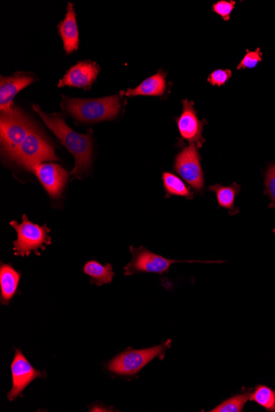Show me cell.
Returning a JSON list of instances; mask_svg holds the SVG:
<instances>
[{
	"label": "cell",
	"mask_w": 275,
	"mask_h": 412,
	"mask_svg": "<svg viewBox=\"0 0 275 412\" xmlns=\"http://www.w3.org/2000/svg\"><path fill=\"white\" fill-rule=\"evenodd\" d=\"M33 110L41 116L47 127L60 140L75 158V167L71 172L72 176L80 178L89 171L93 156V132L87 134L75 132L69 127L59 114L48 115L43 112L39 106L33 105Z\"/></svg>",
	"instance_id": "6da1fadb"
},
{
	"label": "cell",
	"mask_w": 275,
	"mask_h": 412,
	"mask_svg": "<svg viewBox=\"0 0 275 412\" xmlns=\"http://www.w3.org/2000/svg\"><path fill=\"white\" fill-rule=\"evenodd\" d=\"M65 108L74 118L83 123H98L117 117L120 110V96L98 99L65 98Z\"/></svg>",
	"instance_id": "7a4b0ae2"
},
{
	"label": "cell",
	"mask_w": 275,
	"mask_h": 412,
	"mask_svg": "<svg viewBox=\"0 0 275 412\" xmlns=\"http://www.w3.org/2000/svg\"><path fill=\"white\" fill-rule=\"evenodd\" d=\"M33 127L32 121L20 109L13 108L6 112H1L0 141H1L3 154L12 160Z\"/></svg>",
	"instance_id": "3957f363"
},
{
	"label": "cell",
	"mask_w": 275,
	"mask_h": 412,
	"mask_svg": "<svg viewBox=\"0 0 275 412\" xmlns=\"http://www.w3.org/2000/svg\"><path fill=\"white\" fill-rule=\"evenodd\" d=\"M29 171L46 161L59 162L60 158L55 153L54 148L45 136L34 126L12 158Z\"/></svg>",
	"instance_id": "277c9868"
},
{
	"label": "cell",
	"mask_w": 275,
	"mask_h": 412,
	"mask_svg": "<svg viewBox=\"0 0 275 412\" xmlns=\"http://www.w3.org/2000/svg\"><path fill=\"white\" fill-rule=\"evenodd\" d=\"M171 340L160 345L142 350H129L120 353L108 363V370L114 374L122 376H132L138 374L143 367L155 359L162 357L167 349L171 347Z\"/></svg>",
	"instance_id": "5b68a950"
},
{
	"label": "cell",
	"mask_w": 275,
	"mask_h": 412,
	"mask_svg": "<svg viewBox=\"0 0 275 412\" xmlns=\"http://www.w3.org/2000/svg\"><path fill=\"white\" fill-rule=\"evenodd\" d=\"M11 226L17 232V240L13 241L14 255L17 256L27 257L32 252L40 255L39 250H45L46 245L51 244V237L48 236L51 229L46 225L34 224L25 214L23 216L21 224L12 221Z\"/></svg>",
	"instance_id": "8992f818"
},
{
	"label": "cell",
	"mask_w": 275,
	"mask_h": 412,
	"mask_svg": "<svg viewBox=\"0 0 275 412\" xmlns=\"http://www.w3.org/2000/svg\"><path fill=\"white\" fill-rule=\"evenodd\" d=\"M130 252L132 254V260L124 266V275L132 276L139 273H149L162 274L167 273L172 264L178 262L152 253L143 246L141 248H134L130 246Z\"/></svg>",
	"instance_id": "52a82bcc"
},
{
	"label": "cell",
	"mask_w": 275,
	"mask_h": 412,
	"mask_svg": "<svg viewBox=\"0 0 275 412\" xmlns=\"http://www.w3.org/2000/svg\"><path fill=\"white\" fill-rule=\"evenodd\" d=\"M174 169L195 190L200 191L204 188V174L196 144L191 143L177 155Z\"/></svg>",
	"instance_id": "ba28073f"
},
{
	"label": "cell",
	"mask_w": 275,
	"mask_h": 412,
	"mask_svg": "<svg viewBox=\"0 0 275 412\" xmlns=\"http://www.w3.org/2000/svg\"><path fill=\"white\" fill-rule=\"evenodd\" d=\"M12 389L7 394L9 401H13L20 396L29 385L40 378L46 377L45 372L37 371L27 361L20 349H18L11 363Z\"/></svg>",
	"instance_id": "9c48e42d"
},
{
	"label": "cell",
	"mask_w": 275,
	"mask_h": 412,
	"mask_svg": "<svg viewBox=\"0 0 275 412\" xmlns=\"http://www.w3.org/2000/svg\"><path fill=\"white\" fill-rule=\"evenodd\" d=\"M38 181L44 187L48 195L53 200H58L65 190L69 174L60 165L41 163L32 169Z\"/></svg>",
	"instance_id": "30bf717a"
},
{
	"label": "cell",
	"mask_w": 275,
	"mask_h": 412,
	"mask_svg": "<svg viewBox=\"0 0 275 412\" xmlns=\"http://www.w3.org/2000/svg\"><path fill=\"white\" fill-rule=\"evenodd\" d=\"M182 104V114L176 119L180 134L183 139L196 144L197 148H201L205 141L202 135L205 123L198 119L192 101L185 100Z\"/></svg>",
	"instance_id": "8fae6325"
},
{
	"label": "cell",
	"mask_w": 275,
	"mask_h": 412,
	"mask_svg": "<svg viewBox=\"0 0 275 412\" xmlns=\"http://www.w3.org/2000/svg\"><path fill=\"white\" fill-rule=\"evenodd\" d=\"M100 67L95 62H79L66 72L58 84V87L68 86L89 89L98 77Z\"/></svg>",
	"instance_id": "7c38bea8"
},
{
	"label": "cell",
	"mask_w": 275,
	"mask_h": 412,
	"mask_svg": "<svg viewBox=\"0 0 275 412\" xmlns=\"http://www.w3.org/2000/svg\"><path fill=\"white\" fill-rule=\"evenodd\" d=\"M34 79L30 75L18 74L11 77H3L0 79V110L1 112L13 109V100L21 90L32 84Z\"/></svg>",
	"instance_id": "4fadbf2b"
},
{
	"label": "cell",
	"mask_w": 275,
	"mask_h": 412,
	"mask_svg": "<svg viewBox=\"0 0 275 412\" xmlns=\"http://www.w3.org/2000/svg\"><path fill=\"white\" fill-rule=\"evenodd\" d=\"M59 34L64 44V49L67 54L78 50L79 46V33L76 14L73 4H68L66 16L58 26Z\"/></svg>",
	"instance_id": "5bb4252c"
},
{
	"label": "cell",
	"mask_w": 275,
	"mask_h": 412,
	"mask_svg": "<svg viewBox=\"0 0 275 412\" xmlns=\"http://www.w3.org/2000/svg\"><path fill=\"white\" fill-rule=\"evenodd\" d=\"M21 274L14 269L12 264H1L0 266V302L6 305L11 302L18 292Z\"/></svg>",
	"instance_id": "9a60e30c"
},
{
	"label": "cell",
	"mask_w": 275,
	"mask_h": 412,
	"mask_svg": "<svg viewBox=\"0 0 275 412\" xmlns=\"http://www.w3.org/2000/svg\"><path fill=\"white\" fill-rule=\"evenodd\" d=\"M165 75H164L162 72H159L157 75L144 80L141 84H139L136 87V89L127 90V94H127V96H160L165 93Z\"/></svg>",
	"instance_id": "2e32d148"
},
{
	"label": "cell",
	"mask_w": 275,
	"mask_h": 412,
	"mask_svg": "<svg viewBox=\"0 0 275 412\" xmlns=\"http://www.w3.org/2000/svg\"><path fill=\"white\" fill-rule=\"evenodd\" d=\"M83 271L86 275L89 276L90 283L96 284L98 287L112 283L114 278L112 265L109 264L103 265L95 260H91L86 263Z\"/></svg>",
	"instance_id": "e0dca14e"
},
{
	"label": "cell",
	"mask_w": 275,
	"mask_h": 412,
	"mask_svg": "<svg viewBox=\"0 0 275 412\" xmlns=\"http://www.w3.org/2000/svg\"><path fill=\"white\" fill-rule=\"evenodd\" d=\"M209 190L216 193L217 200H218L220 207L226 208L229 210H234L235 198L240 191L238 185H236V183H234L230 186L215 185L210 186Z\"/></svg>",
	"instance_id": "ac0fdd59"
},
{
	"label": "cell",
	"mask_w": 275,
	"mask_h": 412,
	"mask_svg": "<svg viewBox=\"0 0 275 412\" xmlns=\"http://www.w3.org/2000/svg\"><path fill=\"white\" fill-rule=\"evenodd\" d=\"M162 181L164 188H165L168 196L186 197L190 198V200L193 198L191 191L186 187L185 183L179 177L175 176L174 174L164 172L162 174Z\"/></svg>",
	"instance_id": "d6986e66"
},
{
	"label": "cell",
	"mask_w": 275,
	"mask_h": 412,
	"mask_svg": "<svg viewBox=\"0 0 275 412\" xmlns=\"http://www.w3.org/2000/svg\"><path fill=\"white\" fill-rule=\"evenodd\" d=\"M252 394H244L234 397L215 407L212 412H240L243 411V407L248 401L252 399Z\"/></svg>",
	"instance_id": "ffe728a7"
},
{
	"label": "cell",
	"mask_w": 275,
	"mask_h": 412,
	"mask_svg": "<svg viewBox=\"0 0 275 412\" xmlns=\"http://www.w3.org/2000/svg\"><path fill=\"white\" fill-rule=\"evenodd\" d=\"M252 400L270 411H275V392L265 386H259L252 396Z\"/></svg>",
	"instance_id": "44dd1931"
},
{
	"label": "cell",
	"mask_w": 275,
	"mask_h": 412,
	"mask_svg": "<svg viewBox=\"0 0 275 412\" xmlns=\"http://www.w3.org/2000/svg\"><path fill=\"white\" fill-rule=\"evenodd\" d=\"M265 193L271 200L269 207L275 208V165H270L265 173Z\"/></svg>",
	"instance_id": "7402d4cb"
},
{
	"label": "cell",
	"mask_w": 275,
	"mask_h": 412,
	"mask_svg": "<svg viewBox=\"0 0 275 412\" xmlns=\"http://www.w3.org/2000/svg\"><path fill=\"white\" fill-rule=\"evenodd\" d=\"M262 54L260 52V48L255 51H248L242 61L238 66V70L242 69H253L257 67L260 61L262 60Z\"/></svg>",
	"instance_id": "603a6c76"
},
{
	"label": "cell",
	"mask_w": 275,
	"mask_h": 412,
	"mask_svg": "<svg viewBox=\"0 0 275 412\" xmlns=\"http://www.w3.org/2000/svg\"><path fill=\"white\" fill-rule=\"evenodd\" d=\"M236 2L235 1H222L217 2L213 6V11L219 16L223 18L225 21L230 20L231 13L233 12Z\"/></svg>",
	"instance_id": "cb8c5ba5"
},
{
	"label": "cell",
	"mask_w": 275,
	"mask_h": 412,
	"mask_svg": "<svg viewBox=\"0 0 275 412\" xmlns=\"http://www.w3.org/2000/svg\"><path fill=\"white\" fill-rule=\"evenodd\" d=\"M231 77V71L229 70H215L208 77V82L214 86H223Z\"/></svg>",
	"instance_id": "d4e9b609"
},
{
	"label": "cell",
	"mask_w": 275,
	"mask_h": 412,
	"mask_svg": "<svg viewBox=\"0 0 275 412\" xmlns=\"http://www.w3.org/2000/svg\"><path fill=\"white\" fill-rule=\"evenodd\" d=\"M274 234H275V229L274 230Z\"/></svg>",
	"instance_id": "484cf974"
}]
</instances>
